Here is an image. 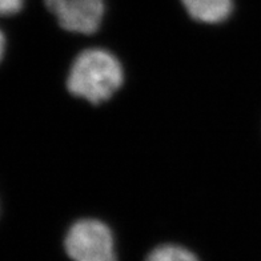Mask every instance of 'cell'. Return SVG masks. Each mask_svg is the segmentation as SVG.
I'll list each match as a JSON object with an SVG mask.
<instances>
[{
  "label": "cell",
  "mask_w": 261,
  "mask_h": 261,
  "mask_svg": "<svg viewBox=\"0 0 261 261\" xmlns=\"http://www.w3.org/2000/svg\"><path fill=\"white\" fill-rule=\"evenodd\" d=\"M4 51H6V38H4V34L0 31V62L4 56Z\"/></svg>",
  "instance_id": "7"
},
{
  "label": "cell",
  "mask_w": 261,
  "mask_h": 261,
  "mask_svg": "<svg viewBox=\"0 0 261 261\" xmlns=\"http://www.w3.org/2000/svg\"><path fill=\"white\" fill-rule=\"evenodd\" d=\"M181 3L189 16L206 24L224 21L233 8V0H181Z\"/></svg>",
  "instance_id": "4"
},
{
  "label": "cell",
  "mask_w": 261,
  "mask_h": 261,
  "mask_svg": "<svg viewBox=\"0 0 261 261\" xmlns=\"http://www.w3.org/2000/svg\"><path fill=\"white\" fill-rule=\"evenodd\" d=\"M24 4V0H0V16L17 14Z\"/></svg>",
  "instance_id": "6"
},
{
  "label": "cell",
  "mask_w": 261,
  "mask_h": 261,
  "mask_svg": "<svg viewBox=\"0 0 261 261\" xmlns=\"http://www.w3.org/2000/svg\"><path fill=\"white\" fill-rule=\"evenodd\" d=\"M123 80V67L112 54L106 49L90 48L73 60L67 88L73 96L86 99L91 104H100L120 88Z\"/></svg>",
  "instance_id": "1"
},
{
  "label": "cell",
  "mask_w": 261,
  "mask_h": 261,
  "mask_svg": "<svg viewBox=\"0 0 261 261\" xmlns=\"http://www.w3.org/2000/svg\"><path fill=\"white\" fill-rule=\"evenodd\" d=\"M145 261H199V258L186 248L168 244L153 249Z\"/></svg>",
  "instance_id": "5"
},
{
  "label": "cell",
  "mask_w": 261,
  "mask_h": 261,
  "mask_svg": "<svg viewBox=\"0 0 261 261\" xmlns=\"http://www.w3.org/2000/svg\"><path fill=\"white\" fill-rule=\"evenodd\" d=\"M64 245L73 261H116L114 234L95 219L76 221L65 236Z\"/></svg>",
  "instance_id": "2"
},
{
  "label": "cell",
  "mask_w": 261,
  "mask_h": 261,
  "mask_svg": "<svg viewBox=\"0 0 261 261\" xmlns=\"http://www.w3.org/2000/svg\"><path fill=\"white\" fill-rule=\"evenodd\" d=\"M60 27L73 34L96 32L103 21L106 0H44Z\"/></svg>",
  "instance_id": "3"
}]
</instances>
